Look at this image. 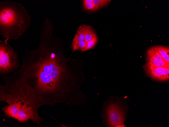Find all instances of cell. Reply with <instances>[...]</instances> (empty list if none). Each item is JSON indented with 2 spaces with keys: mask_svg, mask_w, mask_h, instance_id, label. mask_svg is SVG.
<instances>
[{
  "mask_svg": "<svg viewBox=\"0 0 169 127\" xmlns=\"http://www.w3.org/2000/svg\"><path fill=\"white\" fill-rule=\"evenodd\" d=\"M31 22L30 16L20 4L0 2V34L6 39H18L26 31Z\"/></svg>",
  "mask_w": 169,
  "mask_h": 127,
  "instance_id": "cell-1",
  "label": "cell"
},
{
  "mask_svg": "<svg viewBox=\"0 0 169 127\" xmlns=\"http://www.w3.org/2000/svg\"><path fill=\"white\" fill-rule=\"evenodd\" d=\"M3 79L5 84L0 86V101L8 104L16 101L21 102L17 117L19 120L26 121L38 117V109L20 85L10 76L4 75Z\"/></svg>",
  "mask_w": 169,
  "mask_h": 127,
  "instance_id": "cell-2",
  "label": "cell"
},
{
  "mask_svg": "<svg viewBox=\"0 0 169 127\" xmlns=\"http://www.w3.org/2000/svg\"><path fill=\"white\" fill-rule=\"evenodd\" d=\"M0 41V74L5 75L13 72L20 66L18 54L8 42Z\"/></svg>",
  "mask_w": 169,
  "mask_h": 127,
  "instance_id": "cell-3",
  "label": "cell"
},
{
  "mask_svg": "<svg viewBox=\"0 0 169 127\" xmlns=\"http://www.w3.org/2000/svg\"><path fill=\"white\" fill-rule=\"evenodd\" d=\"M144 69L147 75L159 81H167L169 78V67L158 66L146 63Z\"/></svg>",
  "mask_w": 169,
  "mask_h": 127,
  "instance_id": "cell-4",
  "label": "cell"
},
{
  "mask_svg": "<svg viewBox=\"0 0 169 127\" xmlns=\"http://www.w3.org/2000/svg\"><path fill=\"white\" fill-rule=\"evenodd\" d=\"M107 115L111 126L124 127V115L117 104L113 103L110 105L108 109Z\"/></svg>",
  "mask_w": 169,
  "mask_h": 127,
  "instance_id": "cell-5",
  "label": "cell"
},
{
  "mask_svg": "<svg viewBox=\"0 0 169 127\" xmlns=\"http://www.w3.org/2000/svg\"><path fill=\"white\" fill-rule=\"evenodd\" d=\"M146 60V63L157 66L169 67V63L155 49L154 46L151 47L147 50Z\"/></svg>",
  "mask_w": 169,
  "mask_h": 127,
  "instance_id": "cell-6",
  "label": "cell"
},
{
  "mask_svg": "<svg viewBox=\"0 0 169 127\" xmlns=\"http://www.w3.org/2000/svg\"><path fill=\"white\" fill-rule=\"evenodd\" d=\"M20 107V103L18 102L5 106L2 110L5 116L17 119Z\"/></svg>",
  "mask_w": 169,
  "mask_h": 127,
  "instance_id": "cell-7",
  "label": "cell"
},
{
  "mask_svg": "<svg viewBox=\"0 0 169 127\" xmlns=\"http://www.w3.org/2000/svg\"><path fill=\"white\" fill-rule=\"evenodd\" d=\"M155 49L161 55L165 61L169 63V48L167 46L157 45L154 46Z\"/></svg>",
  "mask_w": 169,
  "mask_h": 127,
  "instance_id": "cell-8",
  "label": "cell"
},
{
  "mask_svg": "<svg viewBox=\"0 0 169 127\" xmlns=\"http://www.w3.org/2000/svg\"><path fill=\"white\" fill-rule=\"evenodd\" d=\"M86 26L83 25L79 27L73 39V43L85 41Z\"/></svg>",
  "mask_w": 169,
  "mask_h": 127,
  "instance_id": "cell-9",
  "label": "cell"
},
{
  "mask_svg": "<svg viewBox=\"0 0 169 127\" xmlns=\"http://www.w3.org/2000/svg\"><path fill=\"white\" fill-rule=\"evenodd\" d=\"M85 41L87 43L92 39L96 35L92 27L88 26H86L85 30Z\"/></svg>",
  "mask_w": 169,
  "mask_h": 127,
  "instance_id": "cell-10",
  "label": "cell"
},
{
  "mask_svg": "<svg viewBox=\"0 0 169 127\" xmlns=\"http://www.w3.org/2000/svg\"><path fill=\"white\" fill-rule=\"evenodd\" d=\"M72 46L73 52L77 50L83 52L86 48L87 43L85 41L72 43Z\"/></svg>",
  "mask_w": 169,
  "mask_h": 127,
  "instance_id": "cell-11",
  "label": "cell"
},
{
  "mask_svg": "<svg viewBox=\"0 0 169 127\" xmlns=\"http://www.w3.org/2000/svg\"><path fill=\"white\" fill-rule=\"evenodd\" d=\"M83 5L85 9L90 11H95L98 9L94 5L92 0H84Z\"/></svg>",
  "mask_w": 169,
  "mask_h": 127,
  "instance_id": "cell-12",
  "label": "cell"
},
{
  "mask_svg": "<svg viewBox=\"0 0 169 127\" xmlns=\"http://www.w3.org/2000/svg\"><path fill=\"white\" fill-rule=\"evenodd\" d=\"M109 0H92L94 5L98 9L107 5L111 1Z\"/></svg>",
  "mask_w": 169,
  "mask_h": 127,
  "instance_id": "cell-13",
  "label": "cell"
},
{
  "mask_svg": "<svg viewBox=\"0 0 169 127\" xmlns=\"http://www.w3.org/2000/svg\"><path fill=\"white\" fill-rule=\"evenodd\" d=\"M98 41L96 35L87 43V46L84 51L93 48Z\"/></svg>",
  "mask_w": 169,
  "mask_h": 127,
  "instance_id": "cell-14",
  "label": "cell"
}]
</instances>
